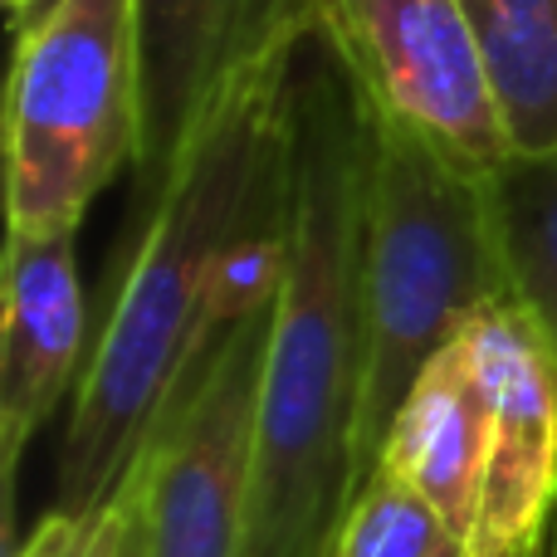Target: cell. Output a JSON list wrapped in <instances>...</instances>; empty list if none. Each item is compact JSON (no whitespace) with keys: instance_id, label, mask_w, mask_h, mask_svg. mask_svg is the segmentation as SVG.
I'll use <instances>...</instances> for the list:
<instances>
[{"instance_id":"16","label":"cell","mask_w":557,"mask_h":557,"mask_svg":"<svg viewBox=\"0 0 557 557\" xmlns=\"http://www.w3.org/2000/svg\"><path fill=\"white\" fill-rule=\"evenodd\" d=\"M54 5H59V0H10V10H15V29L25 35V29L35 25V20H45Z\"/></svg>"},{"instance_id":"17","label":"cell","mask_w":557,"mask_h":557,"mask_svg":"<svg viewBox=\"0 0 557 557\" xmlns=\"http://www.w3.org/2000/svg\"><path fill=\"white\" fill-rule=\"evenodd\" d=\"M543 557H557V509H553V523H548V543H543Z\"/></svg>"},{"instance_id":"6","label":"cell","mask_w":557,"mask_h":557,"mask_svg":"<svg viewBox=\"0 0 557 557\" xmlns=\"http://www.w3.org/2000/svg\"><path fill=\"white\" fill-rule=\"evenodd\" d=\"M308 10L367 103L480 176L513 162L490 64L460 0H308Z\"/></svg>"},{"instance_id":"12","label":"cell","mask_w":557,"mask_h":557,"mask_svg":"<svg viewBox=\"0 0 557 557\" xmlns=\"http://www.w3.org/2000/svg\"><path fill=\"white\" fill-rule=\"evenodd\" d=\"M509 288L557 347V152L513 157L490 176Z\"/></svg>"},{"instance_id":"7","label":"cell","mask_w":557,"mask_h":557,"mask_svg":"<svg viewBox=\"0 0 557 557\" xmlns=\"http://www.w3.org/2000/svg\"><path fill=\"white\" fill-rule=\"evenodd\" d=\"M465 343L490 392V470L470 557H539L557 509V347L513 294L484 304Z\"/></svg>"},{"instance_id":"3","label":"cell","mask_w":557,"mask_h":557,"mask_svg":"<svg viewBox=\"0 0 557 557\" xmlns=\"http://www.w3.org/2000/svg\"><path fill=\"white\" fill-rule=\"evenodd\" d=\"M362 108V382L352 425V494L376 474L396 411L431 357L445 352L484 304L513 294L490 176L450 162L441 147L367 98Z\"/></svg>"},{"instance_id":"2","label":"cell","mask_w":557,"mask_h":557,"mask_svg":"<svg viewBox=\"0 0 557 557\" xmlns=\"http://www.w3.org/2000/svg\"><path fill=\"white\" fill-rule=\"evenodd\" d=\"M313 25L308 0L240 64L182 162L147 206V231L127 255L123 284L88 367L59 450V513H94L123 490L147 431L196 352L211 270L264 172L288 108L298 39Z\"/></svg>"},{"instance_id":"9","label":"cell","mask_w":557,"mask_h":557,"mask_svg":"<svg viewBox=\"0 0 557 557\" xmlns=\"http://www.w3.org/2000/svg\"><path fill=\"white\" fill-rule=\"evenodd\" d=\"M78 231L5 235V318H0V474L15 504L20 455L78 376L88 304L74 264Z\"/></svg>"},{"instance_id":"5","label":"cell","mask_w":557,"mask_h":557,"mask_svg":"<svg viewBox=\"0 0 557 557\" xmlns=\"http://www.w3.org/2000/svg\"><path fill=\"white\" fill-rule=\"evenodd\" d=\"M270 323L274 304L245 318L176 382L147 431L143 455L133 460L143 470L147 557H240Z\"/></svg>"},{"instance_id":"4","label":"cell","mask_w":557,"mask_h":557,"mask_svg":"<svg viewBox=\"0 0 557 557\" xmlns=\"http://www.w3.org/2000/svg\"><path fill=\"white\" fill-rule=\"evenodd\" d=\"M143 152L133 0H59L20 35L5 98L10 231H78L88 201Z\"/></svg>"},{"instance_id":"14","label":"cell","mask_w":557,"mask_h":557,"mask_svg":"<svg viewBox=\"0 0 557 557\" xmlns=\"http://www.w3.org/2000/svg\"><path fill=\"white\" fill-rule=\"evenodd\" d=\"M137 504V474L127 470L123 490L94 513H49L29 533L25 548H10V557H123L127 523Z\"/></svg>"},{"instance_id":"13","label":"cell","mask_w":557,"mask_h":557,"mask_svg":"<svg viewBox=\"0 0 557 557\" xmlns=\"http://www.w3.org/2000/svg\"><path fill=\"white\" fill-rule=\"evenodd\" d=\"M333 557H470V539L416 484L376 465L347 504Z\"/></svg>"},{"instance_id":"8","label":"cell","mask_w":557,"mask_h":557,"mask_svg":"<svg viewBox=\"0 0 557 557\" xmlns=\"http://www.w3.org/2000/svg\"><path fill=\"white\" fill-rule=\"evenodd\" d=\"M298 5L304 0H133L143 64L137 211L152 206L240 64Z\"/></svg>"},{"instance_id":"10","label":"cell","mask_w":557,"mask_h":557,"mask_svg":"<svg viewBox=\"0 0 557 557\" xmlns=\"http://www.w3.org/2000/svg\"><path fill=\"white\" fill-rule=\"evenodd\" d=\"M382 465L416 484L465 539L474 533L490 470V392L465 333L406 392Z\"/></svg>"},{"instance_id":"11","label":"cell","mask_w":557,"mask_h":557,"mask_svg":"<svg viewBox=\"0 0 557 557\" xmlns=\"http://www.w3.org/2000/svg\"><path fill=\"white\" fill-rule=\"evenodd\" d=\"M480 35L513 157L557 152V0H460Z\"/></svg>"},{"instance_id":"1","label":"cell","mask_w":557,"mask_h":557,"mask_svg":"<svg viewBox=\"0 0 557 557\" xmlns=\"http://www.w3.org/2000/svg\"><path fill=\"white\" fill-rule=\"evenodd\" d=\"M288 143L294 215L260 372L240 557H333L352 504L367 108L318 25L298 39L288 74Z\"/></svg>"},{"instance_id":"15","label":"cell","mask_w":557,"mask_h":557,"mask_svg":"<svg viewBox=\"0 0 557 557\" xmlns=\"http://www.w3.org/2000/svg\"><path fill=\"white\" fill-rule=\"evenodd\" d=\"M137 474V504H133V523H127V539H123V557H147V523H143V470L133 465Z\"/></svg>"}]
</instances>
